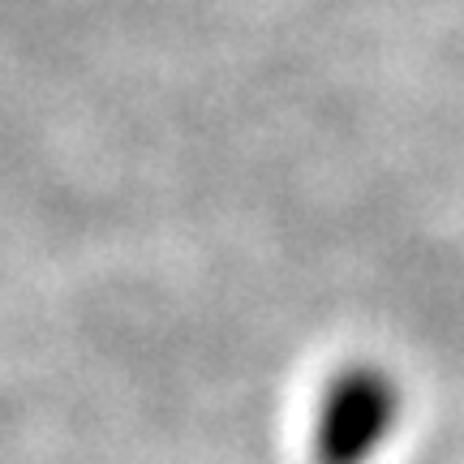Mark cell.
<instances>
[{"label":"cell","mask_w":464,"mask_h":464,"mask_svg":"<svg viewBox=\"0 0 464 464\" xmlns=\"http://www.w3.org/2000/svg\"><path fill=\"white\" fill-rule=\"evenodd\" d=\"M400 387L379 365H344L314 404L310 456L314 464H370L396 434Z\"/></svg>","instance_id":"obj_1"}]
</instances>
